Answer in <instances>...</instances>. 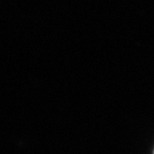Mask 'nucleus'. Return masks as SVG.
I'll use <instances>...</instances> for the list:
<instances>
[{
	"label": "nucleus",
	"instance_id": "obj_1",
	"mask_svg": "<svg viewBox=\"0 0 154 154\" xmlns=\"http://www.w3.org/2000/svg\"><path fill=\"white\" fill-rule=\"evenodd\" d=\"M153 154H154V151H153Z\"/></svg>",
	"mask_w": 154,
	"mask_h": 154
}]
</instances>
